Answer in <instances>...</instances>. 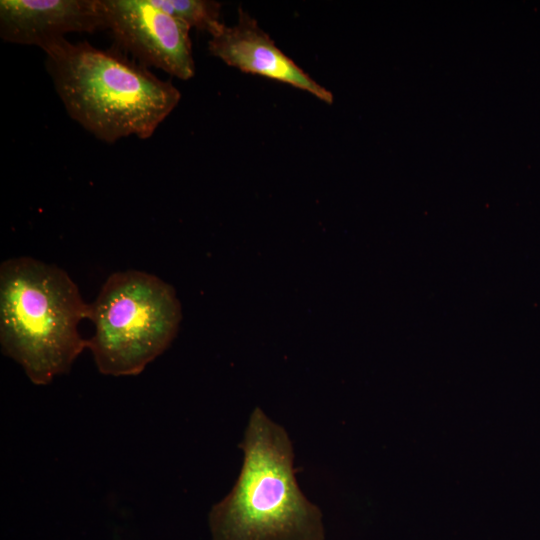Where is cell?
<instances>
[{"label": "cell", "mask_w": 540, "mask_h": 540, "mask_svg": "<svg viewBox=\"0 0 540 540\" xmlns=\"http://www.w3.org/2000/svg\"><path fill=\"white\" fill-rule=\"evenodd\" d=\"M43 51L67 114L100 141L150 138L181 99L170 81L114 47L63 38Z\"/></svg>", "instance_id": "obj_1"}, {"label": "cell", "mask_w": 540, "mask_h": 540, "mask_svg": "<svg viewBox=\"0 0 540 540\" xmlns=\"http://www.w3.org/2000/svg\"><path fill=\"white\" fill-rule=\"evenodd\" d=\"M243 465L209 513L213 540H326L322 513L301 492L286 430L260 409L250 416Z\"/></svg>", "instance_id": "obj_2"}, {"label": "cell", "mask_w": 540, "mask_h": 540, "mask_svg": "<svg viewBox=\"0 0 540 540\" xmlns=\"http://www.w3.org/2000/svg\"><path fill=\"white\" fill-rule=\"evenodd\" d=\"M89 315L77 285L61 268L27 256L0 266V344L32 383L67 373L87 340L78 324Z\"/></svg>", "instance_id": "obj_3"}, {"label": "cell", "mask_w": 540, "mask_h": 540, "mask_svg": "<svg viewBox=\"0 0 540 540\" xmlns=\"http://www.w3.org/2000/svg\"><path fill=\"white\" fill-rule=\"evenodd\" d=\"M95 333L87 340L102 374L141 373L177 335L182 319L174 288L139 270L112 273L89 304Z\"/></svg>", "instance_id": "obj_4"}, {"label": "cell", "mask_w": 540, "mask_h": 540, "mask_svg": "<svg viewBox=\"0 0 540 540\" xmlns=\"http://www.w3.org/2000/svg\"><path fill=\"white\" fill-rule=\"evenodd\" d=\"M114 48L181 80L195 74L191 28L149 0H100Z\"/></svg>", "instance_id": "obj_5"}, {"label": "cell", "mask_w": 540, "mask_h": 540, "mask_svg": "<svg viewBox=\"0 0 540 540\" xmlns=\"http://www.w3.org/2000/svg\"><path fill=\"white\" fill-rule=\"evenodd\" d=\"M208 50L214 57L242 72L289 84L328 104L334 101L331 91L317 83L280 50L256 19L241 7L234 25L223 24L210 35Z\"/></svg>", "instance_id": "obj_6"}, {"label": "cell", "mask_w": 540, "mask_h": 540, "mask_svg": "<svg viewBox=\"0 0 540 540\" xmlns=\"http://www.w3.org/2000/svg\"><path fill=\"white\" fill-rule=\"evenodd\" d=\"M105 30L100 0H1L0 37L42 50L72 32Z\"/></svg>", "instance_id": "obj_7"}, {"label": "cell", "mask_w": 540, "mask_h": 540, "mask_svg": "<svg viewBox=\"0 0 540 540\" xmlns=\"http://www.w3.org/2000/svg\"><path fill=\"white\" fill-rule=\"evenodd\" d=\"M152 5L185 22L191 29L215 33L221 21V3L212 0H149Z\"/></svg>", "instance_id": "obj_8"}]
</instances>
